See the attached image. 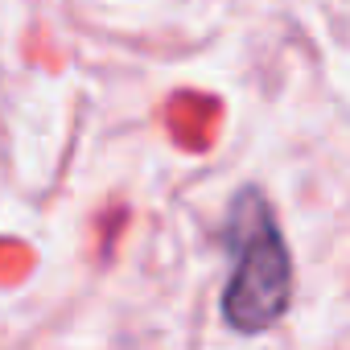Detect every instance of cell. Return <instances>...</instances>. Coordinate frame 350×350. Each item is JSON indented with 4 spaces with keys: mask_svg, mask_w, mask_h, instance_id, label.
<instances>
[{
    "mask_svg": "<svg viewBox=\"0 0 350 350\" xmlns=\"http://www.w3.org/2000/svg\"><path fill=\"white\" fill-rule=\"evenodd\" d=\"M223 243L231 252V276L219 297L223 325L247 338L276 329L293 305V252L260 186L235 190Z\"/></svg>",
    "mask_w": 350,
    "mask_h": 350,
    "instance_id": "cell-1",
    "label": "cell"
}]
</instances>
